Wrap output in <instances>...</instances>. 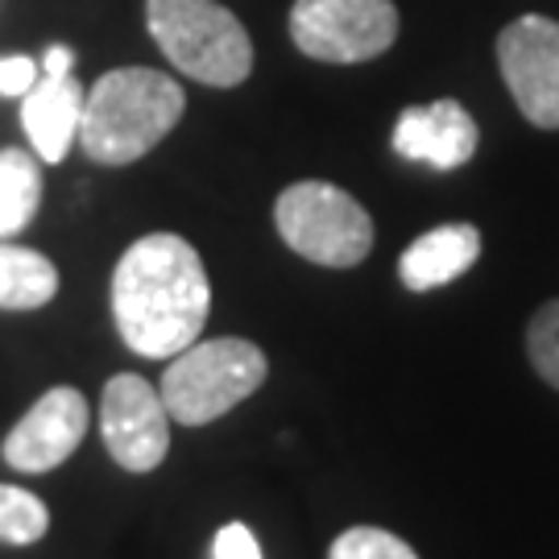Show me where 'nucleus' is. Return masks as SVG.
Wrapping results in <instances>:
<instances>
[{
  "label": "nucleus",
  "instance_id": "f257e3e1",
  "mask_svg": "<svg viewBox=\"0 0 559 559\" xmlns=\"http://www.w3.org/2000/svg\"><path fill=\"white\" fill-rule=\"evenodd\" d=\"M212 311L203 258L179 233H150L112 270V320L120 340L150 360H170L195 344Z\"/></svg>",
  "mask_w": 559,
  "mask_h": 559
},
{
  "label": "nucleus",
  "instance_id": "f03ea898",
  "mask_svg": "<svg viewBox=\"0 0 559 559\" xmlns=\"http://www.w3.org/2000/svg\"><path fill=\"white\" fill-rule=\"evenodd\" d=\"M187 112L179 80L154 67H117L83 96L80 145L100 166H129L166 141Z\"/></svg>",
  "mask_w": 559,
  "mask_h": 559
},
{
  "label": "nucleus",
  "instance_id": "7ed1b4c3",
  "mask_svg": "<svg viewBox=\"0 0 559 559\" xmlns=\"http://www.w3.org/2000/svg\"><path fill=\"white\" fill-rule=\"evenodd\" d=\"M265 373H270V360L253 340H195L170 357L158 394L175 423L207 427V423L224 419L249 394H258Z\"/></svg>",
  "mask_w": 559,
  "mask_h": 559
},
{
  "label": "nucleus",
  "instance_id": "20e7f679",
  "mask_svg": "<svg viewBox=\"0 0 559 559\" xmlns=\"http://www.w3.org/2000/svg\"><path fill=\"white\" fill-rule=\"evenodd\" d=\"M145 25L182 75L207 87H237L253 71L249 29L216 0H145Z\"/></svg>",
  "mask_w": 559,
  "mask_h": 559
},
{
  "label": "nucleus",
  "instance_id": "39448f33",
  "mask_svg": "<svg viewBox=\"0 0 559 559\" xmlns=\"http://www.w3.org/2000/svg\"><path fill=\"white\" fill-rule=\"evenodd\" d=\"M278 237L299 258L328 265V270H353L373 249V221L348 191L323 179L290 182L274 200Z\"/></svg>",
  "mask_w": 559,
  "mask_h": 559
},
{
  "label": "nucleus",
  "instance_id": "423d86ee",
  "mask_svg": "<svg viewBox=\"0 0 559 559\" xmlns=\"http://www.w3.org/2000/svg\"><path fill=\"white\" fill-rule=\"evenodd\" d=\"M290 38L316 62H369L399 38V9L394 0H295Z\"/></svg>",
  "mask_w": 559,
  "mask_h": 559
},
{
  "label": "nucleus",
  "instance_id": "0eeeda50",
  "mask_svg": "<svg viewBox=\"0 0 559 559\" xmlns=\"http://www.w3.org/2000/svg\"><path fill=\"white\" fill-rule=\"evenodd\" d=\"M498 67L522 117L559 129V21L543 13L510 21L498 34Z\"/></svg>",
  "mask_w": 559,
  "mask_h": 559
},
{
  "label": "nucleus",
  "instance_id": "6e6552de",
  "mask_svg": "<svg viewBox=\"0 0 559 559\" xmlns=\"http://www.w3.org/2000/svg\"><path fill=\"white\" fill-rule=\"evenodd\" d=\"M100 436L124 473H154L170 452V415L162 394L138 373H117L104 385Z\"/></svg>",
  "mask_w": 559,
  "mask_h": 559
},
{
  "label": "nucleus",
  "instance_id": "1a4fd4ad",
  "mask_svg": "<svg viewBox=\"0 0 559 559\" xmlns=\"http://www.w3.org/2000/svg\"><path fill=\"white\" fill-rule=\"evenodd\" d=\"M87 419L92 415H87V399H83L80 390L55 385L4 436L0 456H4L9 468H17V473H50V468H59L62 460L83 443Z\"/></svg>",
  "mask_w": 559,
  "mask_h": 559
},
{
  "label": "nucleus",
  "instance_id": "9d476101",
  "mask_svg": "<svg viewBox=\"0 0 559 559\" xmlns=\"http://www.w3.org/2000/svg\"><path fill=\"white\" fill-rule=\"evenodd\" d=\"M394 154L406 162H423L431 170H456L477 154L480 129L473 112L456 100H431L406 108L394 124Z\"/></svg>",
  "mask_w": 559,
  "mask_h": 559
},
{
  "label": "nucleus",
  "instance_id": "9b49d317",
  "mask_svg": "<svg viewBox=\"0 0 559 559\" xmlns=\"http://www.w3.org/2000/svg\"><path fill=\"white\" fill-rule=\"evenodd\" d=\"M83 92L75 75H41L25 96H21V124L25 138L34 145L38 162H62L67 150L80 138L83 117Z\"/></svg>",
  "mask_w": 559,
  "mask_h": 559
},
{
  "label": "nucleus",
  "instance_id": "f8f14e48",
  "mask_svg": "<svg viewBox=\"0 0 559 559\" xmlns=\"http://www.w3.org/2000/svg\"><path fill=\"white\" fill-rule=\"evenodd\" d=\"M480 261V228L477 224H440L419 240L406 245L399 258V278L406 290H436L448 282L464 278Z\"/></svg>",
  "mask_w": 559,
  "mask_h": 559
},
{
  "label": "nucleus",
  "instance_id": "ddd939ff",
  "mask_svg": "<svg viewBox=\"0 0 559 559\" xmlns=\"http://www.w3.org/2000/svg\"><path fill=\"white\" fill-rule=\"evenodd\" d=\"M59 295L55 261L13 240H0V311H38Z\"/></svg>",
  "mask_w": 559,
  "mask_h": 559
},
{
  "label": "nucleus",
  "instance_id": "4468645a",
  "mask_svg": "<svg viewBox=\"0 0 559 559\" xmlns=\"http://www.w3.org/2000/svg\"><path fill=\"white\" fill-rule=\"evenodd\" d=\"M41 203V166L38 154L0 150V240L17 237L38 216Z\"/></svg>",
  "mask_w": 559,
  "mask_h": 559
},
{
  "label": "nucleus",
  "instance_id": "2eb2a0df",
  "mask_svg": "<svg viewBox=\"0 0 559 559\" xmlns=\"http://www.w3.org/2000/svg\"><path fill=\"white\" fill-rule=\"evenodd\" d=\"M50 531V510L38 493L21 485H0V543L29 547Z\"/></svg>",
  "mask_w": 559,
  "mask_h": 559
},
{
  "label": "nucleus",
  "instance_id": "dca6fc26",
  "mask_svg": "<svg viewBox=\"0 0 559 559\" xmlns=\"http://www.w3.org/2000/svg\"><path fill=\"white\" fill-rule=\"evenodd\" d=\"M526 357L551 390H559V299L543 302L526 323Z\"/></svg>",
  "mask_w": 559,
  "mask_h": 559
},
{
  "label": "nucleus",
  "instance_id": "f3484780",
  "mask_svg": "<svg viewBox=\"0 0 559 559\" xmlns=\"http://www.w3.org/2000/svg\"><path fill=\"white\" fill-rule=\"evenodd\" d=\"M328 559H419L415 547L381 526H348L344 535L332 539Z\"/></svg>",
  "mask_w": 559,
  "mask_h": 559
},
{
  "label": "nucleus",
  "instance_id": "a211bd4d",
  "mask_svg": "<svg viewBox=\"0 0 559 559\" xmlns=\"http://www.w3.org/2000/svg\"><path fill=\"white\" fill-rule=\"evenodd\" d=\"M212 559H261L258 535L245 522H228L212 539Z\"/></svg>",
  "mask_w": 559,
  "mask_h": 559
},
{
  "label": "nucleus",
  "instance_id": "6ab92c4d",
  "mask_svg": "<svg viewBox=\"0 0 559 559\" xmlns=\"http://www.w3.org/2000/svg\"><path fill=\"white\" fill-rule=\"evenodd\" d=\"M38 80H41V67L34 59H25V55H4L0 59V96L21 100Z\"/></svg>",
  "mask_w": 559,
  "mask_h": 559
},
{
  "label": "nucleus",
  "instance_id": "aec40b11",
  "mask_svg": "<svg viewBox=\"0 0 559 559\" xmlns=\"http://www.w3.org/2000/svg\"><path fill=\"white\" fill-rule=\"evenodd\" d=\"M41 75H71V67H75V50L71 46H50L46 55H41Z\"/></svg>",
  "mask_w": 559,
  "mask_h": 559
}]
</instances>
